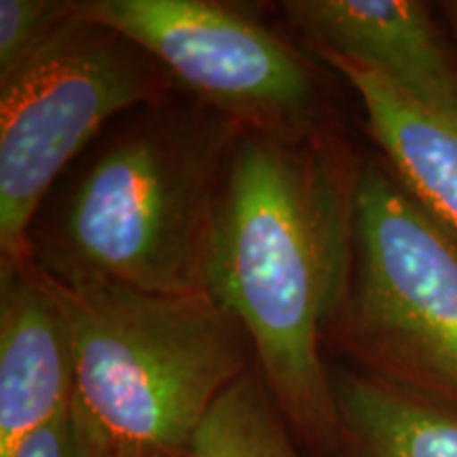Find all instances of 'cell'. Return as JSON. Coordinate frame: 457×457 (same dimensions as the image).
<instances>
[{
	"instance_id": "6da1fadb",
	"label": "cell",
	"mask_w": 457,
	"mask_h": 457,
	"mask_svg": "<svg viewBox=\"0 0 457 457\" xmlns=\"http://www.w3.org/2000/svg\"><path fill=\"white\" fill-rule=\"evenodd\" d=\"M360 168L330 128L244 129L210 253L208 293L242 324L310 457L327 455L339 428L324 345L350 279Z\"/></svg>"
},
{
	"instance_id": "7a4b0ae2",
	"label": "cell",
	"mask_w": 457,
	"mask_h": 457,
	"mask_svg": "<svg viewBox=\"0 0 457 457\" xmlns=\"http://www.w3.org/2000/svg\"><path fill=\"white\" fill-rule=\"evenodd\" d=\"M179 91L114 119L38 205L26 259L54 284L157 295L208 290L244 129Z\"/></svg>"
},
{
	"instance_id": "3957f363",
	"label": "cell",
	"mask_w": 457,
	"mask_h": 457,
	"mask_svg": "<svg viewBox=\"0 0 457 457\" xmlns=\"http://www.w3.org/2000/svg\"><path fill=\"white\" fill-rule=\"evenodd\" d=\"M49 284L72 335V400L112 457H193L210 411L256 364L236 316L208 290Z\"/></svg>"
},
{
	"instance_id": "277c9868",
	"label": "cell",
	"mask_w": 457,
	"mask_h": 457,
	"mask_svg": "<svg viewBox=\"0 0 457 457\" xmlns=\"http://www.w3.org/2000/svg\"><path fill=\"white\" fill-rule=\"evenodd\" d=\"M327 345L457 411V236L377 159L360 168L350 279Z\"/></svg>"
},
{
	"instance_id": "5b68a950",
	"label": "cell",
	"mask_w": 457,
	"mask_h": 457,
	"mask_svg": "<svg viewBox=\"0 0 457 457\" xmlns=\"http://www.w3.org/2000/svg\"><path fill=\"white\" fill-rule=\"evenodd\" d=\"M179 91L145 49L74 13L0 85V254L26 259L28 227L62 174L134 108Z\"/></svg>"
},
{
	"instance_id": "8992f818",
	"label": "cell",
	"mask_w": 457,
	"mask_h": 457,
	"mask_svg": "<svg viewBox=\"0 0 457 457\" xmlns=\"http://www.w3.org/2000/svg\"><path fill=\"white\" fill-rule=\"evenodd\" d=\"M81 9L145 49L180 91L245 131L299 138L330 128L310 57L231 4L85 0Z\"/></svg>"
},
{
	"instance_id": "52a82bcc",
	"label": "cell",
	"mask_w": 457,
	"mask_h": 457,
	"mask_svg": "<svg viewBox=\"0 0 457 457\" xmlns=\"http://www.w3.org/2000/svg\"><path fill=\"white\" fill-rule=\"evenodd\" d=\"M279 9L320 60L367 68L420 104L457 119V60L426 4L288 0Z\"/></svg>"
},
{
	"instance_id": "ba28073f",
	"label": "cell",
	"mask_w": 457,
	"mask_h": 457,
	"mask_svg": "<svg viewBox=\"0 0 457 457\" xmlns=\"http://www.w3.org/2000/svg\"><path fill=\"white\" fill-rule=\"evenodd\" d=\"M72 396V335L49 279L28 259H0V457Z\"/></svg>"
},
{
	"instance_id": "9c48e42d",
	"label": "cell",
	"mask_w": 457,
	"mask_h": 457,
	"mask_svg": "<svg viewBox=\"0 0 457 457\" xmlns=\"http://www.w3.org/2000/svg\"><path fill=\"white\" fill-rule=\"evenodd\" d=\"M356 89L369 131L398 180L457 236V119L432 111L367 68L322 57Z\"/></svg>"
},
{
	"instance_id": "30bf717a",
	"label": "cell",
	"mask_w": 457,
	"mask_h": 457,
	"mask_svg": "<svg viewBox=\"0 0 457 457\" xmlns=\"http://www.w3.org/2000/svg\"><path fill=\"white\" fill-rule=\"evenodd\" d=\"M330 384L339 428L324 457H457V411L341 364Z\"/></svg>"
},
{
	"instance_id": "8fae6325",
	"label": "cell",
	"mask_w": 457,
	"mask_h": 457,
	"mask_svg": "<svg viewBox=\"0 0 457 457\" xmlns=\"http://www.w3.org/2000/svg\"><path fill=\"white\" fill-rule=\"evenodd\" d=\"M193 457H310L273 403L256 364L219 398Z\"/></svg>"
},
{
	"instance_id": "7c38bea8",
	"label": "cell",
	"mask_w": 457,
	"mask_h": 457,
	"mask_svg": "<svg viewBox=\"0 0 457 457\" xmlns=\"http://www.w3.org/2000/svg\"><path fill=\"white\" fill-rule=\"evenodd\" d=\"M74 0H0V85L74 13Z\"/></svg>"
},
{
	"instance_id": "4fadbf2b",
	"label": "cell",
	"mask_w": 457,
	"mask_h": 457,
	"mask_svg": "<svg viewBox=\"0 0 457 457\" xmlns=\"http://www.w3.org/2000/svg\"><path fill=\"white\" fill-rule=\"evenodd\" d=\"M4 457H112V453L72 400L71 407L28 434Z\"/></svg>"
}]
</instances>
